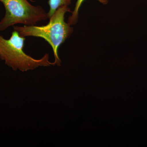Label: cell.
<instances>
[{
  "mask_svg": "<svg viewBox=\"0 0 147 147\" xmlns=\"http://www.w3.org/2000/svg\"><path fill=\"white\" fill-rule=\"evenodd\" d=\"M67 12H71L68 6H61L50 17L49 23L45 26L24 25L14 26L13 29L23 37L33 36L45 40L53 48L55 65L60 66L61 61L59 57L58 50L73 32L71 25L65 21V15Z\"/></svg>",
  "mask_w": 147,
  "mask_h": 147,
  "instance_id": "1",
  "label": "cell"
},
{
  "mask_svg": "<svg viewBox=\"0 0 147 147\" xmlns=\"http://www.w3.org/2000/svg\"><path fill=\"white\" fill-rule=\"evenodd\" d=\"M26 38L20 36L17 31L14 30L9 39L0 35V59L14 71H27L33 70L39 67L55 65L54 62L50 61V55L45 54L41 59H34L24 52Z\"/></svg>",
  "mask_w": 147,
  "mask_h": 147,
  "instance_id": "2",
  "label": "cell"
},
{
  "mask_svg": "<svg viewBox=\"0 0 147 147\" xmlns=\"http://www.w3.org/2000/svg\"><path fill=\"white\" fill-rule=\"evenodd\" d=\"M5 13L0 21V32L16 24L36 26L39 21L49 19L48 12L40 6H34L28 0H0Z\"/></svg>",
  "mask_w": 147,
  "mask_h": 147,
  "instance_id": "3",
  "label": "cell"
},
{
  "mask_svg": "<svg viewBox=\"0 0 147 147\" xmlns=\"http://www.w3.org/2000/svg\"><path fill=\"white\" fill-rule=\"evenodd\" d=\"M85 0H77L76 5L73 11L72 12L71 16L69 17L67 23L71 26L75 25L78 21V16H79V11L82 3ZM102 4H105L108 3L107 0H98Z\"/></svg>",
  "mask_w": 147,
  "mask_h": 147,
  "instance_id": "4",
  "label": "cell"
},
{
  "mask_svg": "<svg viewBox=\"0 0 147 147\" xmlns=\"http://www.w3.org/2000/svg\"><path fill=\"white\" fill-rule=\"evenodd\" d=\"M72 0H49L50 10L48 12L49 18L60 7L63 5L69 6L71 3Z\"/></svg>",
  "mask_w": 147,
  "mask_h": 147,
  "instance_id": "5",
  "label": "cell"
}]
</instances>
